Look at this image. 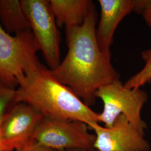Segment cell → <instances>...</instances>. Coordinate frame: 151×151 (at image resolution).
I'll use <instances>...</instances> for the list:
<instances>
[{
    "instance_id": "9c48e42d",
    "label": "cell",
    "mask_w": 151,
    "mask_h": 151,
    "mask_svg": "<svg viewBox=\"0 0 151 151\" xmlns=\"http://www.w3.org/2000/svg\"><path fill=\"white\" fill-rule=\"evenodd\" d=\"M99 2L101 14L96 39L101 50L110 53L115 31L124 17L135 11L136 0H99Z\"/></svg>"
},
{
    "instance_id": "2e32d148",
    "label": "cell",
    "mask_w": 151,
    "mask_h": 151,
    "mask_svg": "<svg viewBox=\"0 0 151 151\" xmlns=\"http://www.w3.org/2000/svg\"><path fill=\"white\" fill-rule=\"evenodd\" d=\"M86 151L83 150H80V149H70V150H66L64 151Z\"/></svg>"
},
{
    "instance_id": "ba28073f",
    "label": "cell",
    "mask_w": 151,
    "mask_h": 151,
    "mask_svg": "<svg viewBox=\"0 0 151 151\" xmlns=\"http://www.w3.org/2000/svg\"><path fill=\"white\" fill-rule=\"evenodd\" d=\"M95 139L93 149L96 151H148V142L124 115L119 116L110 127L99 123L89 124Z\"/></svg>"
},
{
    "instance_id": "7c38bea8",
    "label": "cell",
    "mask_w": 151,
    "mask_h": 151,
    "mask_svg": "<svg viewBox=\"0 0 151 151\" xmlns=\"http://www.w3.org/2000/svg\"><path fill=\"white\" fill-rule=\"evenodd\" d=\"M141 55L145 65L142 70L124 83V86L127 88H140L147 83H151V49L143 51Z\"/></svg>"
},
{
    "instance_id": "8fae6325",
    "label": "cell",
    "mask_w": 151,
    "mask_h": 151,
    "mask_svg": "<svg viewBox=\"0 0 151 151\" xmlns=\"http://www.w3.org/2000/svg\"><path fill=\"white\" fill-rule=\"evenodd\" d=\"M0 23L6 32L11 34L30 29L20 1L0 0Z\"/></svg>"
},
{
    "instance_id": "277c9868",
    "label": "cell",
    "mask_w": 151,
    "mask_h": 151,
    "mask_svg": "<svg viewBox=\"0 0 151 151\" xmlns=\"http://www.w3.org/2000/svg\"><path fill=\"white\" fill-rule=\"evenodd\" d=\"M103 103V110L99 113V122L104 127H110L117 118L124 115L137 129L145 135L146 123L141 116L148 95L140 88H129L120 80L113 81L100 87L96 93Z\"/></svg>"
},
{
    "instance_id": "7a4b0ae2",
    "label": "cell",
    "mask_w": 151,
    "mask_h": 151,
    "mask_svg": "<svg viewBox=\"0 0 151 151\" xmlns=\"http://www.w3.org/2000/svg\"><path fill=\"white\" fill-rule=\"evenodd\" d=\"M13 103H26L45 117L99 123V113L83 103L70 87L60 83L41 63L20 77Z\"/></svg>"
},
{
    "instance_id": "5bb4252c",
    "label": "cell",
    "mask_w": 151,
    "mask_h": 151,
    "mask_svg": "<svg viewBox=\"0 0 151 151\" xmlns=\"http://www.w3.org/2000/svg\"><path fill=\"white\" fill-rule=\"evenodd\" d=\"M14 151H54L48 149L44 146L40 145L38 143L35 142L32 145L29 146L27 148H25L21 150H17Z\"/></svg>"
},
{
    "instance_id": "9a60e30c",
    "label": "cell",
    "mask_w": 151,
    "mask_h": 151,
    "mask_svg": "<svg viewBox=\"0 0 151 151\" xmlns=\"http://www.w3.org/2000/svg\"><path fill=\"white\" fill-rule=\"evenodd\" d=\"M143 16L147 24L151 27V5L143 12Z\"/></svg>"
},
{
    "instance_id": "e0dca14e",
    "label": "cell",
    "mask_w": 151,
    "mask_h": 151,
    "mask_svg": "<svg viewBox=\"0 0 151 151\" xmlns=\"http://www.w3.org/2000/svg\"><path fill=\"white\" fill-rule=\"evenodd\" d=\"M95 151V150H93V151Z\"/></svg>"
},
{
    "instance_id": "5b68a950",
    "label": "cell",
    "mask_w": 151,
    "mask_h": 151,
    "mask_svg": "<svg viewBox=\"0 0 151 151\" xmlns=\"http://www.w3.org/2000/svg\"><path fill=\"white\" fill-rule=\"evenodd\" d=\"M88 125L80 121L44 116L35 130V142L54 151L80 149L92 151L95 139Z\"/></svg>"
},
{
    "instance_id": "8992f818",
    "label": "cell",
    "mask_w": 151,
    "mask_h": 151,
    "mask_svg": "<svg viewBox=\"0 0 151 151\" xmlns=\"http://www.w3.org/2000/svg\"><path fill=\"white\" fill-rule=\"evenodd\" d=\"M30 29L40 50L49 67L60 63V32L48 0H20Z\"/></svg>"
},
{
    "instance_id": "6da1fadb",
    "label": "cell",
    "mask_w": 151,
    "mask_h": 151,
    "mask_svg": "<svg viewBox=\"0 0 151 151\" xmlns=\"http://www.w3.org/2000/svg\"><path fill=\"white\" fill-rule=\"evenodd\" d=\"M97 19L93 5L82 25L65 28L67 53L55 68L49 70L54 78L70 87L89 107L95 103L100 87L120 78L111 62V53L99 46Z\"/></svg>"
},
{
    "instance_id": "4fadbf2b",
    "label": "cell",
    "mask_w": 151,
    "mask_h": 151,
    "mask_svg": "<svg viewBox=\"0 0 151 151\" xmlns=\"http://www.w3.org/2000/svg\"><path fill=\"white\" fill-rule=\"evenodd\" d=\"M15 90L0 82V136L3 118L7 108L13 103ZM0 151H3L1 146Z\"/></svg>"
},
{
    "instance_id": "3957f363",
    "label": "cell",
    "mask_w": 151,
    "mask_h": 151,
    "mask_svg": "<svg viewBox=\"0 0 151 151\" xmlns=\"http://www.w3.org/2000/svg\"><path fill=\"white\" fill-rule=\"evenodd\" d=\"M38 50L31 29L12 36L0 23V82L12 88L18 86L19 78L40 63Z\"/></svg>"
},
{
    "instance_id": "52a82bcc",
    "label": "cell",
    "mask_w": 151,
    "mask_h": 151,
    "mask_svg": "<svg viewBox=\"0 0 151 151\" xmlns=\"http://www.w3.org/2000/svg\"><path fill=\"white\" fill-rule=\"evenodd\" d=\"M44 116L37 109L27 103H12L7 108L2 122L1 150H21L35 143L34 133Z\"/></svg>"
},
{
    "instance_id": "30bf717a",
    "label": "cell",
    "mask_w": 151,
    "mask_h": 151,
    "mask_svg": "<svg viewBox=\"0 0 151 151\" xmlns=\"http://www.w3.org/2000/svg\"><path fill=\"white\" fill-rule=\"evenodd\" d=\"M56 22L60 27L82 25L90 10L93 2L90 0H50Z\"/></svg>"
}]
</instances>
